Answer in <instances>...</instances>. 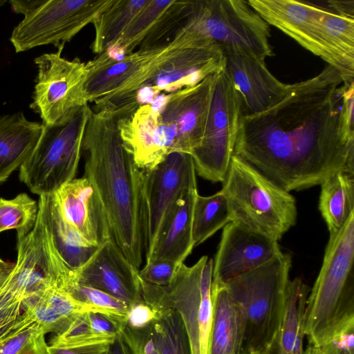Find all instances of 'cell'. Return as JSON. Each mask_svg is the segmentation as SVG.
<instances>
[{
  "mask_svg": "<svg viewBox=\"0 0 354 354\" xmlns=\"http://www.w3.org/2000/svg\"><path fill=\"white\" fill-rule=\"evenodd\" d=\"M343 83L327 65L290 84L279 103L240 118L234 154L288 192L320 185L338 171L354 173V142L339 128Z\"/></svg>",
  "mask_w": 354,
  "mask_h": 354,
  "instance_id": "1",
  "label": "cell"
},
{
  "mask_svg": "<svg viewBox=\"0 0 354 354\" xmlns=\"http://www.w3.org/2000/svg\"><path fill=\"white\" fill-rule=\"evenodd\" d=\"M118 120L111 113L92 111L82 142L84 176L92 183L102 203L112 239L139 270L145 252L143 171L123 143Z\"/></svg>",
  "mask_w": 354,
  "mask_h": 354,
  "instance_id": "2",
  "label": "cell"
},
{
  "mask_svg": "<svg viewBox=\"0 0 354 354\" xmlns=\"http://www.w3.org/2000/svg\"><path fill=\"white\" fill-rule=\"evenodd\" d=\"M223 67L218 45L176 31L150 66L117 91L94 101L93 110L121 113L134 109L153 102L161 92L169 94L195 86Z\"/></svg>",
  "mask_w": 354,
  "mask_h": 354,
  "instance_id": "3",
  "label": "cell"
},
{
  "mask_svg": "<svg viewBox=\"0 0 354 354\" xmlns=\"http://www.w3.org/2000/svg\"><path fill=\"white\" fill-rule=\"evenodd\" d=\"M354 212L330 234L319 274L308 295L304 332L319 346L354 328Z\"/></svg>",
  "mask_w": 354,
  "mask_h": 354,
  "instance_id": "4",
  "label": "cell"
},
{
  "mask_svg": "<svg viewBox=\"0 0 354 354\" xmlns=\"http://www.w3.org/2000/svg\"><path fill=\"white\" fill-rule=\"evenodd\" d=\"M291 266V255L281 252L224 285L241 317L243 354H263L279 332Z\"/></svg>",
  "mask_w": 354,
  "mask_h": 354,
  "instance_id": "5",
  "label": "cell"
},
{
  "mask_svg": "<svg viewBox=\"0 0 354 354\" xmlns=\"http://www.w3.org/2000/svg\"><path fill=\"white\" fill-rule=\"evenodd\" d=\"M221 190L232 221L274 241L297 222L295 197L234 154Z\"/></svg>",
  "mask_w": 354,
  "mask_h": 354,
  "instance_id": "6",
  "label": "cell"
},
{
  "mask_svg": "<svg viewBox=\"0 0 354 354\" xmlns=\"http://www.w3.org/2000/svg\"><path fill=\"white\" fill-rule=\"evenodd\" d=\"M213 259L201 257L194 265L178 267L165 286L140 279L143 300L158 312L171 308L183 320L191 354H209L212 321Z\"/></svg>",
  "mask_w": 354,
  "mask_h": 354,
  "instance_id": "7",
  "label": "cell"
},
{
  "mask_svg": "<svg viewBox=\"0 0 354 354\" xmlns=\"http://www.w3.org/2000/svg\"><path fill=\"white\" fill-rule=\"evenodd\" d=\"M176 30L221 48H241L264 61L273 55L269 25L247 1H192L189 14Z\"/></svg>",
  "mask_w": 354,
  "mask_h": 354,
  "instance_id": "8",
  "label": "cell"
},
{
  "mask_svg": "<svg viewBox=\"0 0 354 354\" xmlns=\"http://www.w3.org/2000/svg\"><path fill=\"white\" fill-rule=\"evenodd\" d=\"M91 113V108L86 104L62 124L42 123L37 145L19 168V178L32 193L39 196L54 194L75 178Z\"/></svg>",
  "mask_w": 354,
  "mask_h": 354,
  "instance_id": "9",
  "label": "cell"
},
{
  "mask_svg": "<svg viewBox=\"0 0 354 354\" xmlns=\"http://www.w3.org/2000/svg\"><path fill=\"white\" fill-rule=\"evenodd\" d=\"M239 119L235 93L223 70L214 74L201 142L190 153L201 177L213 183L224 181L234 155Z\"/></svg>",
  "mask_w": 354,
  "mask_h": 354,
  "instance_id": "10",
  "label": "cell"
},
{
  "mask_svg": "<svg viewBox=\"0 0 354 354\" xmlns=\"http://www.w3.org/2000/svg\"><path fill=\"white\" fill-rule=\"evenodd\" d=\"M63 48L35 59L37 75L30 106L46 125L62 124L88 104L85 90L86 64L78 58L62 57Z\"/></svg>",
  "mask_w": 354,
  "mask_h": 354,
  "instance_id": "11",
  "label": "cell"
},
{
  "mask_svg": "<svg viewBox=\"0 0 354 354\" xmlns=\"http://www.w3.org/2000/svg\"><path fill=\"white\" fill-rule=\"evenodd\" d=\"M113 0H45L13 29L10 41L17 53L37 46H64L93 24Z\"/></svg>",
  "mask_w": 354,
  "mask_h": 354,
  "instance_id": "12",
  "label": "cell"
},
{
  "mask_svg": "<svg viewBox=\"0 0 354 354\" xmlns=\"http://www.w3.org/2000/svg\"><path fill=\"white\" fill-rule=\"evenodd\" d=\"M142 171V226L147 259L168 213L183 189L196 180V172L192 156L178 151L168 154L154 168Z\"/></svg>",
  "mask_w": 354,
  "mask_h": 354,
  "instance_id": "13",
  "label": "cell"
},
{
  "mask_svg": "<svg viewBox=\"0 0 354 354\" xmlns=\"http://www.w3.org/2000/svg\"><path fill=\"white\" fill-rule=\"evenodd\" d=\"M247 2L268 25L292 37L342 75V65L326 30L327 8L296 0H248Z\"/></svg>",
  "mask_w": 354,
  "mask_h": 354,
  "instance_id": "14",
  "label": "cell"
},
{
  "mask_svg": "<svg viewBox=\"0 0 354 354\" xmlns=\"http://www.w3.org/2000/svg\"><path fill=\"white\" fill-rule=\"evenodd\" d=\"M221 50L223 71L235 93L240 118L263 112L285 98L290 84L277 80L268 71L264 60L236 47Z\"/></svg>",
  "mask_w": 354,
  "mask_h": 354,
  "instance_id": "15",
  "label": "cell"
},
{
  "mask_svg": "<svg viewBox=\"0 0 354 354\" xmlns=\"http://www.w3.org/2000/svg\"><path fill=\"white\" fill-rule=\"evenodd\" d=\"M214 74L195 86L158 96L152 104L160 120L177 135L176 151L190 154L201 142Z\"/></svg>",
  "mask_w": 354,
  "mask_h": 354,
  "instance_id": "16",
  "label": "cell"
},
{
  "mask_svg": "<svg viewBox=\"0 0 354 354\" xmlns=\"http://www.w3.org/2000/svg\"><path fill=\"white\" fill-rule=\"evenodd\" d=\"M281 252L278 241L231 221L223 227L213 261L212 283L224 286Z\"/></svg>",
  "mask_w": 354,
  "mask_h": 354,
  "instance_id": "17",
  "label": "cell"
},
{
  "mask_svg": "<svg viewBox=\"0 0 354 354\" xmlns=\"http://www.w3.org/2000/svg\"><path fill=\"white\" fill-rule=\"evenodd\" d=\"M138 272L112 238L82 266L73 269L78 283L102 290L128 305L143 300Z\"/></svg>",
  "mask_w": 354,
  "mask_h": 354,
  "instance_id": "18",
  "label": "cell"
},
{
  "mask_svg": "<svg viewBox=\"0 0 354 354\" xmlns=\"http://www.w3.org/2000/svg\"><path fill=\"white\" fill-rule=\"evenodd\" d=\"M54 194L64 218L88 242L99 247L112 238L102 203L86 177L75 178Z\"/></svg>",
  "mask_w": 354,
  "mask_h": 354,
  "instance_id": "19",
  "label": "cell"
},
{
  "mask_svg": "<svg viewBox=\"0 0 354 354\" xmlns=\"http://www.w3.org/2000/svg\"><path fill=\"white\" fill-rule=\"evenodd\" d=\"M167 43L148 50L138 49L120 59L101 53L86 63L88 103L113 93L142 73L165 50Z\"/></svg>",
  "mask_w": 354,
  "mask_h": 354,
  "instance_id": "20",
  "label": "cell"
},
{
  "mask_svg": "<svg viewBox=\"0 0 354 354\" xmlns=\"http://www.w3.org/2000/svg\"><path fill=\"white\" fill-rule=\"evenodd\" d=\"M198 194L196 180L185 187L168 213L146 262L169 260L182 264L192 253L193 213Z\"/></svg>",
  "mask_w": 354,
  "mask_h": 354,
  "instance_id": "21",
  "label": "cell"
},
{
  "mask_svg": "<svg viewBox=\"0 0 354 354\" xmlns=\"http://www.w3.org/2000/svg\"><path fill=\"white\" fill-rule=\"evenodd\" d=\"M42 130V123L28 120L22 112L0 115V183L28 159Z\"/></svg>",
  "mask_w": 354,
  "mask_h": 354,
  "instance_id": "22",
  "label": "cell"
},
{
  "mask_svg": "<svg viewBox=\"0 0 354 354\" xmlns=\"http://www.w3.org/2000/svg\"><path fill=\"white\" fill-rule=\"evenodd\" d=\"M38 207L52 243L62 259L71 269L82 266L98 247L88 242L64 218L55 194L40 196Z\"/></svg>",
  "mask_w": 354,
  "mask_h": 354,
  "instance_id": "23",
  "label": "cell"
},
{
  "mask_svg": "<svg viewBox=\"0 0 354 354\" xmlns=\"http://www.w3.org/2000/svg\"><path fill=\"white\" fill-rule=\"evenodd\" d=\"M209 354H243V329L238 306L225 286L212 283Z\"/></svg>",
  "mask_w": 354,
  "mask_h": 354,
  "instance_id": "24",
  "label": "cell"
},
{
  "mask_svg": "<svg viewBox=\"0 0 354 354\" xmlns=\"http://www.w3.org/2000/svg\"><path fill=\"white\" fill-rule=\"evenodd\" d=\"M310 289L299 277L289 281L281 328L263 354H304V314Z\"/></svg>",
  "mask_w": 354,
  "mask_h": 354,
  "instance_id": "25",
  "label": "cell"
},
{
  "mask_svg": "<svg viewBox=\"0 0 354 354\" xmlns=\"http://www.w3.org/2000/svg\"><path fill=\"white\" fill-rule=\"evenodd\" d=\"M320 185L319 209L332 234L338 232L354 212V173L336 172Z\"/></svg>",
  "mask_w": 354,
  "mask_h": 354,
  "instance_id": "26",
  "label": "cell"
},
{
  "mask_svg": "<svg viewBox=\"0 0 354 354\" xmlns=\"http://www.w3.org/2000/svg\"><path fill=\"white\" fill-rule=\"evenodd\" d=\"M149 0H113L93 22L95 37L91 48L100 55L112 46Z\"/></svg>",
  "mask_w": 354,
  "mask_h": 354,
  "instance_id": "27",
  "label": "cell"
},
{
  "mask_svg": "<svg viewBox=\"0 0 354 354\" xmlns=\"http://www.w3.org/2000/svg\"><path fill=\"white\" fill-rule=\"evenodd\" d=\"M232 221L227 201L220 190L207 196L197 195L194 203L192 238L197 246Z\"/></svg>",
  "mask_w": 354,
  "mask_h": 354,
  "instance_id": "28",
  "label": "cell"
},
{
  "mask_svg": "<svg viewBox=\"0 0 354 354\" xmlns=\"http://www.w3.org/2000/svg\"><path fill=\"white\" fill-rule=\"evenodd\" d=\"M58 288L86 306L90 312L102 313L125 323L129 305L102 290L78 283L73 277V269L68 268L64 271Z\"/></svg>",
  "mask_w": 354,
  "mask_h": 354,
  "instance_id": "29",
  "label": "cell"
},
{
  "mask_svg": "<svg viewBox=\"0 0 354 354\" xmlns=\"http://www.w3.org/2000/svg\"><path fill=\"white\" fill-rule=\"evenodd\" d=\"M150 337L161 354H191L183 320L174 309L160 312L151 326Z\"/></svg>",
  "mask_w": 354,
  "mask_h": 354,
  "instance_id": "30",
  "label": "cell"
},
{
  "mask_svg": "<svg viewBox=\"0 0 354 354\" xmlns=\"http://www.w3.org/2000/svg\"><path fill=\"white\" fill-rule=\"evenodd\" d=\"M38 211V203L26 193L12 199L0 197V233L15 230L17 237L26 235L35 224Z\"/></svg>",
  "mask_w": 354,
  "mask_h": 354,
  "instance_id": "31",
  "label": "cell"
},
{
  "mask_svg": "<svg viewBox=\"0 0 354 354\" xmlns=\"http://www.w3.org/2000/svg\"><path fill=\"white\" fill-rule=\"evenodd\" d=\"M172 2L173 0H149L120 39L109 48L123 55L133 52Z\"/></svg>",
  "mask_w": 354,
  "mask_h": 354,
  "instance_id": "32",
  "label": "cell"
},
{
  "mask_svg": "<svg viewBox=\"0 0 354 354\" xmlns=\"http://www.w3.org/2000/svg\"><path fill=\"white\" fill-rule=\"evenodd\" d=\"M10 262L0 268V344L17 326L21 316L25 296L8 275Z\"/></svg>",
  "mask_w": 354,
  "mask_h": 354,
  "instance_id": "33",
  "label": "cell"
},
{
  "mask_svg": "<svg viewBox=\"0 0 354 354\" xmlns=\"http://www.w3.org/2000/svg\"><path fill=\"white\" fill-rule=\"evenodd\" d=\"M192 1L173 0L159 17L140 44L139 50H148L162 46L174 33L189 14Z\"/></svg>",
  "mask_w": 354,
  "mask_h": 354,
  "instance_id": "34",
  "label": "cell"
},
{
  "mask_svg": "<svg viewBox=\"0 0 354 354\" xmlns=\"http://www.w3.org/2000/svg\"><path fill=\"white\" fill-rule=\"evenodd\" d=\"M115 338L95 333L89 324L88 313L77 315L69 326L51 339L50 346L73 348L98 344H112Z\"/></svg>",
  "mask_w": 354,
  "mask_h": 354,
  "instance_id": "35",
  "label": "cell"
},
{
  "mask_svg": "<svg viewBox=\"0 0 354 354\" xmlns=\"http://www.w3.org/2000/svg\"><path fill=\"white\" fill-rule=\"evenodd\" d=\"M42 291L43 290L25 298L23 301V310L28 311L32 315L45 335L48 333L56 335L62 333L75 318L71 319L58 314L44 299Z\"/></svg>",
  "mask_w": 354,
  "mask_h": 354,
  "instance_id": "36",
  "label": "cell"
},
{
  "mask_svg": "<svg viewBox=\"0 0 354 354\" xmlns=\"http://www.w3.org/2000/svg\"><path fill=\"white\" fill-rule=\"evenodd\" d=\"M46 303L60 315L73 319L77 315L90 313L83 304L74 299L64 290L53 284L49 285L41 292Z\"/></svg>",
  "mask_w": 354,
  "mask_h": 354,
  "instance_id": "37",
  "label": "cell"
},
{
  "mask_svg": "<svg viewBox=\"0 0 354 354\" xmlns=\"http://www.w3.org/2000/svg\"><path fill=\"white\" fill-rule=\"evenodd\" d=\"M160 313L144 300L129 305L124 328L144 335H149L152 325Z\"/></svg>",
  "mask_w": 354,
  "mask_h": 354,
  "instance_id": "38",
  "label": "cell"
},
{
  "mask_svg": "<svg viewBox=\"0 0 354 354\" xmlns=\"http://www.w3.org/2000/svg\"><path fill=\"white\" fill-rule=\"evenodd\" d=\"M180 265L169 260L150 261L139 270L138 274L148 283L165 286L171 283Z\"/></svg>",
  "mask_w": 354,
  "mask_h": 354,
  "instance_id": "39",
  "label": "cell"
},
{
  "mask_svg": "<svg viewBox=\"0 0 354 354\" xmlns=\"http://www.w3.org/2000/svg\"><path fill=\"white\" fill-rule=\"evenodd\" d=\"M353 111L354 82L350 84L344 82L341 93L339 128L342 138L351 142H354Z\"/></svg>",
  "mask_w": 354,
  "mask_h": 354,
  "instance_id": "40",
  "label": "cell"
},
{
  "mask_svg": "<svg viewBox=\"0 0 354 354\" xmlns=\"http://www.w3.org/2000/svg\"><path fill=\"white\" fill-rule=\"evenodd\" d=\"M41 332L43 331L37 323L21 330L0 346V354H20L32 344Z\"/></svg>",
  "mask_w": 354,
  "mask_h": 354,
  "instance_id": "41",
  "label": "cell"
},
{
  "mask_svg": "<svg viewBox=\"0 0 354 354\" xmlns=\"http://www.w3.org/2000/svg\"><path fill=\"white\" fill-rule=\"evenodd\" d=\"M88 319L95 333L109 337L115 338L119 335L124 325V323L99 313H88Z\"/></svg>",
  "mask_w": 354,
  "mask_h": 354,
  "instance_id": "42",
  "label": "cell"
},
{
  "mask_svg": "<svg viewBox=\"0 0 354 354\" xmlns=\"http://www.w3.org/2000/svg\"><path fill=\"white\" fill-rule=\"evenodd\" d=\"M354 328L317 346V354H354Z\"/></svg>",
  "mask_w": 354,
  "mask_h": 354,
  "instance_id": "43",
  "label": "cell"
},
{
  "mask_svg": "<svg viewBox=\"0 0 354 354\" xmlns=\"http://www.w3.org/2000/svg\"><path fill=\"white\" fill-rule=\"evenodd\" d=\"M111 344H98L89 346L59 348L48 345L49 354H110Z\"/></svg>",
  "mask_w": 354,
  "mask_h": 354,
  "instance_id": "44",
  "label": "cell"
},
{
  "mask_svg": "<svg viewBox=\"0 0 354 354\" xmlns=\"http://www.w3.org/2000/svg\"><path fill=\"white\" fill-rule=\"evenodd\" d=\"M45 0L37 1H9L12 9L17 13L23 14L24 16L40 6Z\"/></svg>",
  "mask_w": 354,
  "mask_h": 354,
  "instance_id": "45",
  "label": "cell"
},
{
  "mask_svg": "<svg viewBox=\"0 0 354 354\" xmlns=\"http://www.w3.org/2000/svg\"><path fill=\"white\" fill-rule=\"evenodd\" d=\"M48 347V344L45 341V334L41 332L32 344L20 354H49Z\"/></svg>",
  "mask_w": 354,
  "mask_h": 354,
  "instance_id": "46",
  "label": "cell"
},
{
  "mask_svg": "<svg viewBox=\"0 0 354 354\" xmlns=\"http://www.w3.org/2000/svg\"><path fill=\"white\" fill-rule=\"evenodd\" d=\"M110 354H133L122 335H118L111 345Z\"/></svg>",
  "mask_w": 354,
  "mask_h": 354,
  "instance_id": "47",
  "label": "cell"
},
{
  "mask_svg": "<svg viewBox=\"0 0 354 354\" xmlns=\"http://www.w3.org/2000/svg\"><path fill=\"white\" fill-rule=\"evenodd\" d=\"M5 263V261H3V259H1L0 258V268H1V266L4 264Z\"/></svg>",
  "mask_w": 354,
  "mask_h": 354,
  "instance_id": "48",
  "label": "cell"
},
{
  "mask_svg": "<svg viewBox=\"0 0 354 354\" xmlns=\"http://www.w3.org/2000/svg\"><path fill=\"white\" fill-rule=\"evenodd\" d=\"M6 3V1L0 0V7L3 6Z\"/></svg>",
  "mask_w": 354,
  "mask_h": 354,
  "instance_id": "49",
  "label": "cell"
}]
</instances>
